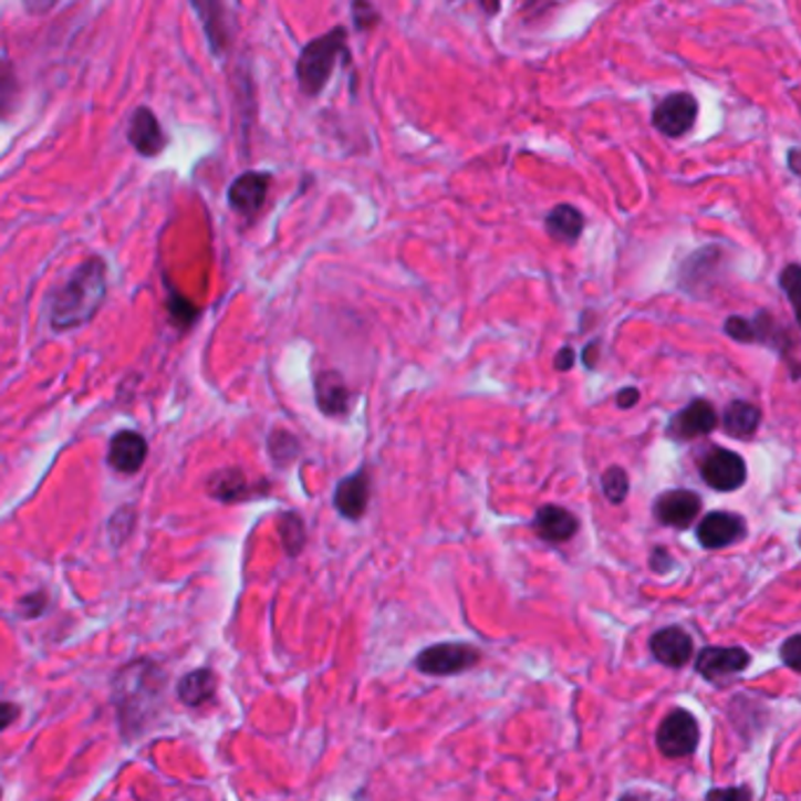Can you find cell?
Returning a JSON list of instances; mask_svg holds the SVG:
<instances>
[{
	"label": "cell",
	"instance_id": "cell-43",
	"mask_svg": "<svg viewBox=\"0 0 801 801\" xmlns=\"http://www.w3.org/2000/svg\"><path fill=\"white\" fill-rule=\"evenodd\" d=\"M0 794H3V792H0Z\"/></svg>",
	"mask_w": 801,
	"mask_h": 801
},
{
	"label": "cell",
	"instance_id": "cell-11",
	"mask_svg": "<svg viewBox=\"0 0 801 801\" xmlns=\"http://www.w3.org/2000/svg\"><path fill=\"white\" fill-rule=\"evenodd\" d=\"M750 663L746 646H705L696 656V673L708 682H721L748 670Z\"/></svg>",
	"mask_w": 801,
	"mask_h": 801
},
{
	"label": "cell",
	"instance_id": "cell-39",
	"mask_svg": "<svg viewBox=\"0 0 801 801\" xmlns=\"http://www.w3.org/2000/svg\"><path fill=\"white\" fill-rule=\"evenodd\" d=\"M574 362H576V351L571 346H564L555 357V370L558 372H569L571 367H574Z\"/></svg>",
	"mask_w": 801,
	"mask_h": 801
},
{
	"label": "cell",
	"instance_id": "cell-31",
	"mask_svg": "<svg viewBox=\"0 0 801 801\" xmlns=\"http://www.w3.org/2000/svg\"><path fill=\"white\" fill-rule=\"evenodd\" d=\"M799 275H801V269L797 261H790L783 271H780L778 275V284L780 290H783V294L788 297L790 306L797 309V288H799Z\"/></svg>",
	"mask_w": 801,
	"mask_h": 801
},
{
	"label": "cell",
	"instance_id": "cell-3",
	"mask_svg": "<svg viewBox=\"0 0 801 801\" xmlns=\"http://www.w3.org/2000/svg\"><path fill=\"white\" fill-rule=\"evenodd\" d=\"M339 62H343L346 66L353 62L346 27H334L301 48L294 66L299 90L311 100L320 97L322 90L330 85L332 73Z\"/></svg>",
	"mask_w": 801,
	"mask_h": 801
},
{
	"label": "cell",
	"instance_id": "cell-5",
	"mask_svg": "<svg viewBox=\"0 0 801 801\" xmlns=\"http://www.w3.org/2000/svg\"><path fill=\"white\" fill-rule=\"evenodd\" d=\"M482 654L478 646L466 642H440L418 652L414 665L418 673L430 677H454L472 670L480 663Z\"/></svg>",
	"mask_w": 801,
	"mask_h": 801
},
{
	"label": "cell",
	"instance_id": "cell-10",
	"mask_svg": "<svg viewBox=\"0 0 801 801\" xmlns=\"http://www.w3.org/2000/svg\"><path fill=\"white\" fill-rule=\"evenodd\" d=\"M719 424V414L710 399L696 397L689 405L682 407L670 422H667V435L675 443H691L698 437L710 435Z\"/></svg>",
	"mask_w": 801,
	"mask_h": 801
},
{
	"label": "cell",
	"instance_id": "cell-23",
	"mask_svg": "<svg viewBox=\"0 0 801 801\" xmlns=\"http://www.w3.org/2000/svg\"><path fill=\"white\" fill-rule=\"evenodd\" d=\"M207 491L212 493L217 501H223V503H238L245 499H252V496L257 493L254 485L247 480L242 470H238V468H223V470L215 472L207 482Z\"/></svg>",
	"mask_w": 801,
	"mask_h": 801
},
{
	"label": "cell",
	"instance_id": "cell-29",
	"mask_svg": "<svg viewBox=\"0 0 801 801\" xmlns=\"http://www.w3.org/2000/svg\"><path fill=\"white\" fill-rule=\"evenodd\" d=\"M381 10L374 0H351V22L357 33H370L381 24Z\"/></svg>",
	"mask_w": 801,
	"mask_h": 801
},
{
	"label": "cell",
	"instance_id": "cell-19",
	"mask_svg": "<svg viewBox=\"0 0 801 801\" xmlns=\"http://www.w3.org/2000/svg\"><path fill=\"white\" fill-rule=\"evenodd\" d=\"M148 456V443L146 437L137 430H121L113 435L108 445V464L113 470L123 475H132L142 470L144 461Z\"/></svg>",
	"mask_w": 801,
	"mask_h": 801
},
{
	"label": "cell",
	"instance_id": "cell-32",
	"mask_svg": "<svg viewBox=\"0 0 801 801\" xmlns=\"http://www.w3.org/2000/svg\"><path fill=\"white\" fill-rule=\"evenodd\" d=\"M50 606V597L48 593H31L27 595L22 602H19V616L22 618H38L45 614V608Z\"/></svg>",
	"mask_w": 801,
	"mask_h": 801
},
{
	"label": "cell",
	"instance_id": "cell-36",
	"mask_svg": "<svg viewBox=\"0 0 801 801\" xmlns=\"http://www.w3.org/2000/svg\"><path fill=\"white\" fill-rule=\"evenodd\" d=\"M19 715H22V710H19L17 703L0 700V731L12 727V724L19 719Z\"/></svg>",
	"mask_w": 801,
	"mask_h": 801
},
{
	"label": "cell",
	"instance_id": "cell-27",
	"mask_svg": "<svg viewBox=\"0 0 801 801\" xmlns=\"http://www.w3.org/2000/svg\"><path fill=\"white\" fill-rule=\"evenodd\" d=\"M600 482H602V493L606 496V501L614 506H621L627 499V493H631V478H627L625 468H621V466L606 468L602 472Z\"/></svg>",
	"mask_w": 801,
	"mask_h": 801
},
{
	"label": "cell",
	"instance_id": "cell-12",
	"mask_svg": "<svg viewBox=\"0 0 801 801\" xmlns=\"http://www.w3.org/2000/svg\"><path fill=\"white\" fill-rule=\"evenodd\" d=\"M271 184H273L271 171H259V169L242 171V175L236 177L233 184L228 186V205L233 207V212L252 219L263 209Z\"/></svg>",
	"mask_w": 801,
	"mask_h": 801
},
{
	"label": "cell",
	"instance_id": "cell-14",
	"mask_svg": "<svg viewBox=\"0 0 801 801\" xmlns=\"http://www.w3.org/2000/svg\"><path fill=\"white\" fill-rule=\"evenodd\" d=\"M703 510V499L691 489H670L663 491L656 503L654 514L663 527L689 529Z\"/></svg>",
	"mask_w": 801,
	"mask_h": 801
},
{
	"label": "cell",
	"instance_id": "cell-6",
	"mask_svg": "<svg viewBox=\"0 0 801 801\" xmlns=\"http://www.w3.org/2000/svg\"><path fill=\"white\" fill-rule=\"evenodd\" d=\"M724 259L727 254L717 245H705L691 252L679 266V290L691 297H708L721 280Z\"/></svg>",
	"mask_w": 801,
	"mask_h": 801
},
{
	"label": "cell",
	"instance_id": "cell-4",
	"mask_svg": "<svg viewBox=\"0 0 801 801\" xmlns=\"http://www.w3.org/2000/svg\"><path fill=\"white\" fill-rule=\"evenodd\" d=\"M724 334L736 343H757V346L773 349L790 365L792 378H799V339L794 324L788 327V324L780 322L771 311H757L752 318L729 315L724 320Z\"/></svg>",
	"mask_w": 801,
	"mask_h": 801
},
{
	"label": "cell",
	"instance_id": "cell-2",
	"mask_svg": "<svg viewBox=\"0 0 801 801\" xmlns=\"http://www.w3.org/2000/svg\"><path fill=\"white\" fill-rule=\"evenodd\" d=\"M113 689H116L113 691V700H116L123 734L137 736L160 708L165 675L154 660L139 658L123 667L116 682H113Z\"/></svg>",
	"mask_w": 801,
	"mask_h": 801
},
{
	"label": "cell",
	"instance_id": "cell-8",
	"mask_svg": "<svg viewBox=\"0 0 801 801\" xmlns=\"http://www.w3.org/2000/svg\"><path fill=\"white\" fill-rule=\"evenodd\" d=\"M656 746L667 759L691 757L700 746L698 719L684 708H675L663 717L656 731Z\"/></svg>",
	"mask_w": 801,
	"mask_h": 801
},
{
	"label": "cell",
	"instance_id": "cell-20",
	"mask_svg": "<svg viewBox=\"0 0 801 801\" xmlns=\"http://www.w3.org/2000/svg\"><path fill=\"white\" fill-rule=\"evenodd\" d=\"M198 19L202 22L207 43L217 56H221L231 45V31H228V12L223 0H190Z\"/></svg>",
	"mask_w": 801,
	"mask_h": 801
},
{
	"label": "cell",
	"instance_id": "cell-17",
	"mask_svg": "<svg viewBox=\"0 0 801 801\" xmlns=\"http://www.w3.org/2000/svg\"><path fill=\"white\" fill-rule=\"evenodd\" d=\"M127 142L144 158L160 156L169 144L158 116L146 106H139L135 113H132L127 127Z\"/></svg>",
	"mask_w": 801,
	"mask_h": 801
},
{
	"label": "cell",
	"instance_id": "cell-41",
	"mask_svg": "<svg viewBox=\"0 0 801 801\" xmlns=\"http://www.w3.org/2000/svg\"><path fill=\"white\" fill-rule=\"evenodd\" d=\"M788 169L792 177H801V148L799 146H790V150H788Z\"/></svg>",
	"mask_w": 801,
	"mask_h": 801
},
{
	"label": "cell",
	"instance_id": "cell-35",
	"mask_svg": "<svg viewBox=\"0 0 801 801\" xmlns=\"http://www.w3.org/2000/svg\"><path fill=\"white\" fill-rule=\"evenodd\" d=\"M708 799H752L750 788H715L705 794Z\"/></svg>",
	"mask_w": 801,
	"mask_h": 801
},
{
	"label": "cell",
	"instance_id": "cell-16",
	"mask_svg": "<svg viewBox=\"0 0 801 801\" xmlns=\"http://www.w3.org/2000/svg\"><path fill=\"white\" fill-rule=\"evenodd\" d=\"M370 496H372V480L367 468L362 466L360 470L339 480L334 489V508L346 520L357 522L365 518V512L370 508Z\"/></svg>",
	"mask_w": 801,
	"mask_h": 801
},
{
	"label": "cell",
	"instance_id": "cell-15",
	"mask_svg": "<svg viewBox=\"0 0 801 801\" xmlns=\"http://www.w3.org/2000/svg\"><path fill=\"white\" fill-rule=\"evenodd\" d=\"M648 652L656 663L679 670L694 658V637L682 625H665L648 639Z\"/></svg>",
	"mask_w": 801,
	"mask_h": 801
},
{
	"label": "cell",
	"instance_id": "cell-24",
	"mask_svg": "<svg viewBox=\"0 0 801 801\" xmlns=\"http://www.w3.org/2000/svg\"><path fill=\"white\" fill-rule=\"evenodd\" d=\"M761 409L746 399H734V403L721 414V428L736 440H750L759 430Z\"/></svg>",
	"mask_w": 801,
	"mask_h": 801
},
{
	"label": "cell",
	"instance_id": "cell-25",
	"mask_svg": "<svg viewBox=\"0 0 801 801\" xmlns=\"http://www.w3.org/2000/svg\"><path fill=\"white\" fill-rule=\"evenodd\" d=\"M217 691V675L209 667H200V670L188 673L177 684V696L188 708H200Z\"/></svg>",
	"mask_w": 801,
	"mask_h": 801
},
{
	"label": "cell",
	"instance_id": "cell-30",
	"mask_svg": "<svg viewBox=\"0 0 801 801\" xmlns=\"http://www.w3.org/2000/svg\"><path fill=\"white\" fill-rule=\"evenodd\" d=\"M17 73L14 64L6 56H0V113H3L17 97Z\"/></svg>",
	"mask_w": 801,
	"mask_h": 801
},
{
	"label": "cell",
	"instance_id": "cell-7",
	"mask_svg": "<svg viewBox=\"0 0 801 801\" xmlns=\"http://www.w3.org/2000/svg\"><path fill=\"white\" fill-rule=\"evenodd\" d=\"M700 104L691 92H670L652 108V125L667 139H682L698 123Z\"/></svg>",
	"mask_w": 801,
	"mask_h": 801
},
{
	"label": "cell",
	"instance_id": "cell-26",
	"mask_svg": "<svg viewBox=\"0 0 801 801\" xmlns=\"http://www.w3.org/2000/svg\"><path fill=\"white\" fill-rule=\"evenodd\" d=\"M278 531L284 550L290 558H297L306 545V524H303L299 512H282L278 520Z\"/></svg>",
	"mask_w": 801,
	"mask_h": 801
},
{
	"label": "cell",
	"instance_id": "cell-22",
	"mask_svg": "<svg viewBox=\"0 0 801 801\" xmlns=\"http://www.w3.org/2000/svg\"><path fill=\"white\" fill-rule=\"evenodd\" d=\"M545 233L560 245H576L585 231V215L576 205L560 202L545 215Z\"/></svg>",
	"mask_w": 801,
	"mask_h": 801
},
{
	"label": "cell",
	"instance_id": "cell-28",
	"mask_svg": "<svg viewBox=\"0 0 801 801\" xmlns=\"http://www.w3.org/2000/svg\"><path fill=\"white\" fill-rule=\"evenodd\" d=\"M269 451L273 456V461L278 466H288L290 461H294L299 451H301V445L297 437L290 433V430H282V428H275L271 435H269Z\"/></svg>",
	"mask_w": 801,
	"mask_h": 801
},
{
	"label": "cell",
	"instance_id": "cell-38",
	"mask_svg": "<svg viewBox=\"0 0 801 801\" xmlns=\"http://www.w3.org/2000/svg\"><path fill=\"white\" fill-rule=\"evenodd\" d=\"M600 346H602V343H600V339H593V341H590L587 343V346L583 349V365L587 367V370H595L597 367V362H600Z\"/></svg>",
	"mask_w": 801,
	"mask_h": 801
},
{
	"label": "cell",
	"instance_id": "cell-9",
	"mask_svg": "<svg viewBox=\"0 0 801 801\" xmlns=\"http://www.w3.org/2000/svg\"><path fill=\"white\" fill-rule=\"evenodd\" d=\"M700 480L715 491H738L748 480L746 459L734 449L712 447L698 464Z\"/></svg>",
	"mask_w": 801,
	"mask_h": 801
},
{
	"label": "cell",
	"instance_id": "cell-21",
	"mask_svg": "<svg viewBox=\"0 0 801 801\" xmlns=\"http://www.w3.org/2000/svg\"><path fill=\"white\" fill-rule=\"evenodd\" d=\"M315 403L324 416H343L351 409V388L336 370L315 376Z\"/></svg>",
	"mask_w": 801,
	"mask_h": 801
},
{
	"label": "cell",
	"instance_id": "cell-13",
	"mask_svg": "<svg viewBox=\"0 0 801 801\" xmlns=\"http://www.w3.org/2000/svg\"><path fill=\"white\" fill-rule=\"evenodd\" d=\"M748 524L736 512L727 510H715L708 512L696 527V539L705 550H721L736 545L738 541L746 539Z\"/></svg>",
	"mask_w": 801,
	"mask_h": 801
},
{
	"label": "cell",
	"instance_id": "cell-42",
	"mask_svg": "<svg viewBox=\"0 0 801 801\" xmlns=\"http://www.w3.org/2000/svg\"><path fill=\"white\" fill-rule=\"evenodd\" d=\"M478 6H480V10H482L487 17H496V14L501 12L503 0H478Z\"/></svg>",
	"mask_w": 801,
	"mask_h": 801
},
{
	"label": "cell",
	"instance_id": "cell-18",
	"mask_svg": "<svg viewBox=\"0 0 801 801\" xmlns=\"http://www.w3.org/2000/svg\"><path fill=\"white\" fill-rule=\"evenodd\" d=\"M531 527L539 533V539L545 543H566L576 537L581 522L571 510L555 506V503H548V506H541L537 510V514H533Z\"/></svg>",
	"mask_w": 801,
	"mask_h": 801
},
{
	"label": "cell",
	"instance_id": "cell-40",
	"mask_svg": "<svg viewBox=\"0 0 801 801\" xmlns=\"http://www.w3.org/2000/svg\"><path fill=\"white\" fill-rule=\"evenodd\" d=\"M60 0H22V6L29 14H45L50 12Z\"/></svg>",
	"mask_w": 801,
	"mask_h": 801
},
{
	"label": "cell",
	"instance_id": "cell-37",
	"mask_svg": "<svg viewBox=\"0 0 801 801\" xmlns=\"http://www.w3.org/2000/svg\"><path fill=\"white\" fill-rule=\"evenodd\" d=\"M639 399H642V393L637 386H625L616 395V405H618V409H631L639 403Z\"/></svg>",
	"mask_w": 801,
	"mask_h": 801
},
{
	"label": "cell",
	"instance_id": "cell-1",
	"mask_svg": "<svg viewBox=\"0 0 801 801\" xmlns=\"http://www.w3.org/2000/svg\"><path fill=\"white\" fill-rule=\"evenodd\" d=\"M108 292V269L102 257L83 261L73 275L50 297L48 318L54 332H71L100 313Z\"/></svg>",
	"mask_w": 801,
	"mask_h": 801
},
{
	"label": "cell",
	"instance_id": "cell-34",
	"mask_svg": "<svg viewBox=\"0 0 801 801\" xmlns=\"http://www.w3.org/2000/svg\"><path fill=\"white\" fill-rule=\"evenodd\" d=\"M799 642H801V637L794 633L783 642V646H780V658H783V663L790 667L792 673H799V667H801Z\"/></svg>",
	"mask_w": 801,
	"mask_h": 801
},
{
	"label": "cell",
	"instance_id": "cell-33",
	"mask_svg": "<svg viewBox=\"0 0 801 801\" xmlns=\"http://www.w3.org/2000/svg\"><path fill=\"white\" fill-rule=\"evenodd\" d=\"M648 566H652L654 574L663 576V574H670V569H675V558L673 552L663 548V545H656L652 548V555H648Z\"/></svg>",
	"mask_w": 801,
	"mask_h": 801
}]
</instances>
